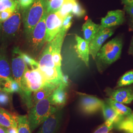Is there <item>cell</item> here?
<instances>
[{"label": "cell", "mask_w": 133, "mask_h": 133, "mask_svg": "<svg viewBox=\"0 0 133 133\" xmlns=\"http://www.w3.org/2000/svg\"><path fill=\"white\" fill-rule=\"evenodd\" d=\"M122 47V38L119 37L113 38L102 46L95 59L99 71H102L119 59Z\"/></svg>", "instance_id": "cell-1"}, {"label": "cell", "mask_w": 133, "mask_h": 133, "mask_svg": "<svg viewBox=\"0 0 133 133\" xmlns=\"http://www.w3.org/2000/svg\"><path fill=\"white\" fill-rule=\"evenodd\" d=\"M59 109H61L52 105L50 96L39 101L29 111L28 118L31 130L34 131L38 128L50 115Z\"/></svg>", "instance_id": "cell-2"}, {"label": "cell", "mask_w": 133, "mask_h": 133, "mask_svg": "<svg viewBox=\"0 0 133 133\" xmlns=\"http://www.w3.org/2000/svg\"><path fill=\"white\" fill-rule=\"evenodd\" d=\"M46 13L45 0H35L33 5L27 10L24 16V28L27 36Z\"/></svg>", "instance_id": "cell-3"}, {"label": "cell", "mask_w": 133, "mask_h": 133, "mask_svg": "<svg viewBox=\"0 0 133 133\" xmlns=\"http://www.w3.org/2000/svg\"><path fill=\"white\" fill-rule=\"evenodd\" d=\"M47 13L27 36L29 46L35 53L39 52L46 42V17Z\"/></svg>", "instance_id": "cell-4"}, {"label": "cell", "mask_w": 133, "mask_h": 133, "mask_svg": "<svg viewBox=\"0 0 133 133\" xmlns=\"http://www.w3.org/2000/svg\"><path fill=\"white\" fill-rule=\"evenodd\" d=\"M19 8L5 22L0 24V36L3 39H11L18 33L21 23V16Z\"/></svg>", "instance_id": "cell-5"}, {"label": "cell", "mask_w": 133, "mask_h": 133, "mask_svg": "<svg viewBox=\"0 0 133 133\" xmlns=\"http://www.w3.org/2000/svg\"><path fill=\"white\" fill-rule=\"evenodd\" d=\"M79 96L78 107L81 113L85 115L94 114L102 109L104 101L92 95L77 93Z\"/></svg>", "instance_id": "cell-6"}, {"label": "cell", "mask_w": 133, "mask_h": 133, "mask_svg": "<svg viewBox=\"0 0 133 133\" xmlns=\"http://www.w3.org/2000/svg\"><path fill=\"white\" fill-rule=\"evenodd\" d=\"M105 91L109 98L123 104H129L133 101V85L115 89L107 88Z\"/></svg>", "instance_id": "cell-7"}, {"label": "cell", "mask_w": 133, "mask_h": 133, "mask_svg": "<svg viewBox=\"0 0 133 133\" xmlns=\"http://www.w3.org/2000/svg\"><path fill=\"white\" fill-rule=\"evenodd\" d=\"M62 19L57 14L52 12L47 14L46 17V42H50L52 41L62 28Z\"/></svg>", "instance_id": "cell-8"}, {"label": "cell", "mask_w": 133, "mask_h": 133, "mask_svg": "<svg viewBox=\"0 0 133 133\" xmlns=\"http://www.w3.org/2000/svg\"><path fill=\"white\" fill-rule=\"evenodd\" d=\"M114 28L99 30L89 44V54L95 60L96 55L105 41L114 33Z\"/></svg>", "instance_id": "cell-9"}, {"label": "cell", "mask_w": 133, "mask_h": 133, "mask_svg": "<svg viewBox=\"0 0 133 133\" xmlns=\"http://www.w3.org/2000/svg\"><path fill=\"white\" fill-rule=\"evenodd\" d=\"M63 116L62 109L57 110L43 122L37 133H57L62 123Z\"/></svg>", "instance_id": "cell-10"}, {"label": "cell", "mask_w": 133, "mask_h": 133, "mask_svg": "<svg viewBox=\"0 0 133 133\" xmlns=\"http://www.w3.org/2000/svg\"><path fill=\"white\" fill-rule=\"evenodd\" d=\"M125 21V12L122 10L109 11L105 17L102 18L100 30L113 28L123 24Z\"/></svg>", "instance_id": "cell-11"}, {"label": "cell", "mask_w": 133, "mask_h": 133, "mask_svg": "<svg viewBox=\"0 0 133 133\" xmlns=\"http://www.w3.org/2000/svg\"><path fill=\"white\" fill-rule=\"evenodd\" d=\"M66 33V32L61 29L52 41L49 42L50 43L52 48L53 62L56 67L58 68H61V66L62 58L61 50Z\"/></svg>", "instance_id": "cell-12"}, {"label": "cell", "mask_w": 133, "mask_h": 133, "mask_svg": "<svg viewBox=\"0 0 133 133\" xmlns=\"http://www.w3.org/2000/svg\"><path fill=\"white\" fill-rule=\"evenodd\" d=\"M16 54L12 59L11 62V71L13 78L16 81L21 88L22 78L25 72L28 70L27 65L24 62L22 58L17 53H14Z\"/></svg>", "instance_id": "cell-13"}, {"label": "cell", "mask_w": 133, "mask_h": 133, "mask_svg": "<svg viewBox=\"0 0 133 133\" xmlns=\"http://www.w3.org/2000/svg\"><path fill=\"white\" fill-rule=\"evenodd\" d=\"M66 88V87L60 83L53 91L50 96L51 103L53 105L59 109H62L66 105L68 98Z\"/></svg>", "instance_id": "cell-14"}, {"label": "cell", "mask_w": 133, "mask_h": 133, "mask_svg": "<svg viewBox=\"0 0 133 133\" xmlns=\"http://www.w3.org/2000/svg\"><path fill=\"white\" fill-rule=\"evenodd\" d=\"M58 85L46 82V83L43 87L38 89V90L33 92L31 97V102L32 107L36 105L41 100L44 99L52 93Z\"/></svg>", "instance_id": "cell-15"}, {"label": "cell", "mask_w": 133, "mask_h": 133, "mask_svg": "<svg viewBox=\"0 0 133 133\" xmlns=\"http://www.w3.org/2000/svg\"><path fill=\"white\" fill-rule=\"evenodd\" d=\"M46 82L59 85L62 82L63 73L61 68H39Z\"/></svg>", "instance_id": "cell-16"}, {"label": "cell", "mask_w": 133, "mask_h": 133, "mask_svg": "<svg viewBox=\"0 0 133 133\" xmlns=\"http://www.w3.org/2000/svg\"><path fill=\"white\" fill-rule=\"evenodd\" d=\"M75 39L76 43L75 45V49L78 57L84 62L87 66H89V44L85 40L81 38V37L75 35Z\"/></svg>", "instance_id": "cell-17"}, {"label": "cell", "mask_w": 133, "mask_h": 133, "mask_svg": "<svg viewBox=\"0 0 133 133\" xmlns=\"http://www.w3.org/2000/svg\"><path fill=\"white\" fill-rule=\"evenodd\" d=\"M102 110L105 122L108 124H114V126L125 118L118 114L117 112L105 101L104 102L102 105Z\"/></svg>", "instance_id": "cell-18"}, {"label": "cell", "mask_w": 133, "mask_h": 133, "mask_svg": "<svg viewBox=\"0 0 133 133\" xmlns=\"http://www.w3.org/2000/svg\"><path fill=\"white\" fill-rule=\"evenodd\" d=\"M14 79L11 69L6 54L4 50H0V80L1 81Z\"/></svg>", "instance_id": "cell-19"}, {"label": "cell", "mask_w": 133, "mask_h": 133, "mask_svg": "<svg viewBox=\"0 0 133 133\" xmlns=\"http://www.w3.org/2000/svg\"><path fill=\"white\" fill-rule=\"evenodd\" d=\"M17 116L0 107V125L5 128L17 127Z\"/></svg>", "instance_id": "cell-20"}, {"label": "cell", "mask_w": 133, "mask_h": 133, "mask_svg": "<svg viewBox=\"0 0 133 133\" xmlns=\"http://www.w3.org/2000/svg\"><path fill=\"white\" fill-rule=\"evenodd\" d=\"M99 24H95L91 19H88L82 26V31L84 39L89 44L91 40L100 30Z\"/></svg>", "instance_id": "cell-21"}, {"label": "cell", "mask_w": 133, "mask_h": 133, "mask_svg": "<svg viewBox=\"0 0 133 133\" xmlns=\"http://www.w3.org/2000/svg\"><path fill=\"white\" fill-rule=\"evenodd\" d=\"M38 63L39 68L56 67L53 60L52 48L50 43H48L43 50Z\"/></svg>", "instance_id": "cell-22"}, {"label": "cell", "mask_w": 133, "mask_h": 133, "mask_svg": "<svg viewBox=\"0 0 133 133\" xmlns=\"http://www.w3.org/2000/svg\"><path fill=\"white\" fill-rule=\"evenodd\" d=\"M105 102L110 105L118 114L123 117H126L133 114L132 110L124 104L115 101L111 98H107Z\"/></svg>", "instance_id": "cell-23"}, {"label": "cell", "mask_w": 133, "mask_h": 133, "mask_svg": "<svg viewBox=\"0 0 133 133\" xmlns=\"http://www.w3.org/2000/svg\"><path fill=\"white\" fill-rule=\"evenodd\" d=\"M1 82L2 90L7 93L9 94L14 93H18L20 94L21 93L22 89L21 87L14 79L3 81Z\"/></svg>", "instance_id": "cell-24"}, {"label": "cell", "mask_w": 133, "mask_h": 133, "mask_svg": "<svg viewBox=\"0 0 133 133\" xmlns=\"http://www.w3.org/2000/svg\"><path fill=\"white\" fill-rule=\"evenodd\" d=\"M17 121L18 133H32L27 115H18Z\"/></svg>", "instance_id": "cell-25"}, {"label": "cell", "mask_w": 133, "mask_h": 133, "mask_svg": "<svg viewBox=\"0 0 133 133\" xmlns=\"http://www.w3.org/2000/svg\"><path fill=\"white\" fill-rule=\"evenodd\" d=\"M76 1V0H66L61 9L56 12L63 20L68 15L71 14L73 6Z\"/></svg>", "instance_id": "cell-26"}, {"label": "cell", "mask_w": 133, "mask_h": 133, "mask_svg": "<svg viewBox=\"0 0 133 133\" xmlns=\"http://www.w3.org/2000/svg\"><path fill=\"white\" fill-rule=\"evenodd\" d=\"M14 53L18 54L22 58L24 62L27 65L31 66L32 69H35L39 67V63L37 62L33 58L30 56L27 53L23 52L19 50L18 48H15L14 50Z\"/></svg>", "instance_id": "cell-27"}, {"label": "cell", "mask_w": 133, "mask_h": 133, "mask_svg": "<svg viewBox=\"0 0 133 133\" xmlns=\"http://www.w3.org/2000/svg\"><path fill=\"white\" fill-rule=\"evenodd\" d=\"M66 0H45L47 14L56 12L61 9Z\"/></svg>", "instance_id": "cell-28"}, {"label": "cell", "mask_w": 133, "mask_h": 133, "mask_svg": "<svg viewBox=\"0 0 133 133\" xmlns=\"http://www.w3.org/2000/svg\"><path fill=\"white\" fill-rule=\"evenodd\" d=\"M133 84V70L125 72L121 76L115 88L131 85Z\"/></svg>", "instance_id": "cell-29"}, {"label": "cell", "mask_w": 133, "mask_h": 133, "mask_svg": "<svg viewBox=\"0 0 133 133\" xmlns=\"http://www.w3.org/2000/svg\"><path fill=\"white\" fill-rule=\"evenodd\" d=\"M18 7L17 1L0 0V11L8 10H15Z\"/></svg>", "instance_id": "cell-30"}, {"label": "cell", "mask_w": 133, "mask_h": 133, "mask_svg": "<svg viewBox=\"0 0 133 133\" xmlns=\"http://www.w3.org/2000/svg\"><path fill=\"white\" fill-rule=\"evenodd\" d=\"M71 14L77 17H82L85 15V10L83 8L81 5L77 1H76L73 6Z\"/></svg>", "instance_id": "cell-31"}, {"label": "cell", "mask_w": 133, "mask_h": 133, "mask_svg": "<svg viewBox=\"0 0 133 133\" xmlns=\"http://www.w3.org/2000/svg\"><path fill=\"white\" fill-rule=\"evenodd\" d=\"M114 128V125H109L105 122L97 129L93 133H109Z\"/></svg>", "instance_id": "cell-32"}, {"label": "cell", "mask_w": 133, "mask_h": 133, "mask_svg": "<svg viewBox=\"0 0 133 133\" xmlns=\"http://www.w3.org/2000/svg\"><path fill=\"white\" fill-rule=\"evenodd\" d=\"M10 102L9 94L4 91H0V106H7Z\"/></svg>", "instance_id": "cell-33"}, {"label": "cell", "mask_w": 133, "mask_h": 133, "mask_svg": "<svg viewBox=\"0 0 133 133\" xmlns=\"http://www.w3.org/2000/svg\"><path fill=\"white\" fill-rule=\"evenodd\" d=\"M17 1L19 9L27 10L33 5L35 0H17Z\"/></svg>", "instance_id": "cell-34"}, {"label": "cell", "mask_w": 133, "mask_h": 133, "mask_svg": "<svg viewBox=\"0 0 133 133\" xmlns=\"http://www.w3.org/2000/svg\"><path fill=\"white\" fill-rule=\"evenodd\" d=\"M73 15L70 14L68 15L64 19L62 23L61 29L64 31L67 32L68 30L71 27L72 24V19Z\"/></svg>", "instance_id": "cell-35"}, {"label": "cell", "mask_w": 133, "mask_h": 133, "mask_svg": "<svg viewBox=\"0 0 133 133\" xmlns=\"http://www.w3.org/2000/svg\"><path fill=\"white\" fill-rule=\"evenodd\" d=\"M15 11L14 10H8L0 11V23L5 22L12 15Z\"/></svg>", "instance_id": "cell-36"}, {"label": "cell", "mask_w": 133, "mask_h": 133, "mask_svg": "<svg viewBox=\"0 0 133 133\" xmlns=\"http://www.w3.org/2000/svg\"><path fill=\"white\" fill-rule=\"evenodd\" d=\"M124 10L130 16L133 15V4L130 5H125L124 8Z\"/></svg>", "instance_id": "cell-37"}, {"label": "cell", "mask_w": 133, "mask_h": 133, "mask_svg": "<svg viewBox=\"0 0 133 133\" xmlns=\"http://www.w3.org/2000/svg\"><path fill=\"white\" fill-rule=\"evenodd\" d=\"M61 83H62L65 86L67 87L69 84V76L66 75H63L62 77V82Z\"/></svg>", "instance_id": "cell-38"}, {"label": "cell", "mask_w": 133, "mask_h": 133, "mask_svg": "<svg viewBox=\"0 0 133 133\" xmlns=\"http://www.w3.org/2000/svg\"><path fill=\"white\" fill-rule=\"evenodd\" d=\"M7 133H18L17 127H10L6 128Z\"/></svg>", "instance_id": "cell-39"}, {"label": "cell", "mask_w": 133, "mask_h": 133, "mask_svg": "<svg viewBox=\"0 0 133 133\" xmlns=\"http://www.w3.org/2000/svg\"><path fill=\"white\" fill-rule=\"evenodd\" d=\"M128 53L129 54H131L133 56V37L131 39V43L130 44V47L129 48Z\"/></svg>", "instance_id": "cell-40"}, {"label": "cell", "mask_w": 133, "mask_h": 133, "mask_svg": "<svg viewBox=\"0 0 133 133\" xmlns=\"http://www.w3.org/2000/svg\"><path fill=\"white\" fill-rule=\"evenodd\" d=\"M122 3L125 5L133 4V0H122Z\"/></svg>", "instance_id": "cell-41"}, {"label": "cell", "mask_w": 133, "mask_h": 133, "mask_svg": "<svg viewBox=\"0 0 133 133\" xmlns=\"http://www.w3.org/2000/svg\"><path fill=\"white\" fill-rule=\"evenodd\" d=\"M129 25H130V27L131 28L133 29V16H130V17Z\"/></svg>", "instance_id": "cell-42"}, {"label": "cell", "mask_w": 133, "mask_h": 133, "mask_svg": "<svg viewBox=\"0 0 133 133\" xmlns=\"http://www.w3.org/2000/svg\"><path fill=\"white\" fill-rule=\"evenodd\" d=\"M0 133H7L6 128L0 125Z\"/></svg>", "instance_id": "cell-43"}, {"label": "cell", "mask_w": 133, "mask_h": 133, "mask_svg": "<svg viewBox=\"0 0 133 133\" xmlns=\"http://www.w3.org/2000/svg\"><path fill=\"white\" fill-rule=\"evenodd\" d=\"M126 117L128 118V119H130V120H133V114H131V115H130V116H129L128 117Z\"/></svg>", "instance_id": "cell-44"}, {"label": "cell", "mask_w": 133, "mask_h": 133, "mask_svg": "<svg viewBox=\"0 0 133 133\" xmlns=\"http://www.w3.org/2000/svg\"><path fill=\"white\" fill-rule=\"evenodd\" d=\"M2 90V82L0 80V91Z\"/></svg>", "instance_id": "cell-45"}, {"label": "cell", "mask_w": 133, "mask_h": 133, "mask_svg": "<svg viewBox=\"0 0 133 133\" xmlns=\"http://www.w3.org/2000/svg\"><path fill=\"white\" fill-rule=\"evenodd\" d=\"M132 133H133V131H132Z\"/></svg>", "instance_id": "cell-46"}, {"label": "cell", "mask_w": 133, "mask_h": 133, "mask_svg": "<svg viewBox=\"0 0 133 133\" xmlns=\"http://www.w3.org/2000/svg\"><path fill=\"white\" fill-rule=\"evenodd\" d=\"M13 1H17V0H13Z\"/></svg>", "instance_id": "cell-47"}, {"label": "cell", "mask_w": 133, "mask_h": 133, "mask_svg": "<svg viewBox=\"0 0 133 133\" xmlns=\"http://www.w3.org/2000/svg\"></svg>", "instance_id": "cell-48"}]
</instances>
